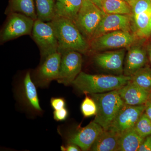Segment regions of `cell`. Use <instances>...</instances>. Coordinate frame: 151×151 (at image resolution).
<instances>
[{"mask_svg":"<svg viewBox=\"0 0 151 151\" xmlns=\"http://www.w3.org/2000/svg\"><path fill=\"white\" fill-rule=\"evenodd\" d=\"M61 150L63 151H81V149L78 146L72 143H68L65 146H62L60 147Z\"/></svg>","mask_w":151,"mask_h":151,"instance_id":"31","label":"cell"},{"mask_svg":"<svg viewBox=\"0 0 151 151\" xmlns=\"http://www.w3.org/2000/svg\"><path fill=\"white\" fill-rule=\"evenodd\" d=\"M82 57L81 53L68 50L62 53L59 76L57 81L65 86L72 82L81 72Z\"/></svg>","mask_w":151,"mask_h":151,"instance_id":"8","label":"cell"},{"mask_svg":"<svg viewBox=\"0 0 151 151\" xmlns=\"http://www.w3.org/2000/svg\"><path fill=\"white\" fill-rule=\"evenodd\" d=\"M32 34L40 49L42 57L46 58L48 55L58 51V41L50 22L37 19L35 21Z\"/></svg>","mask_w":151,"mask_h":151,"instance_id":"5","label":"cell"},{"mask_svg":"<svg viewBox=\"0 0 151 151\" xmlns=\"http://www.w3.org/2000/svg\"><path fill=\"white\" fill-rule=\"evenodd\" d=\"M62 53L57 51L45 58L38 70L36 82L38 86L45 87L59 76Z\"/></svg>","mask_w":151,"mask_h":151,"instance_id":"12","label":"cell"},{"mask_svg":"<svg viewBox=\"0 0 151 151\" xmlns=\"http://www.w3.org/2000/svg\"><path fill=\"white\" fill-rule=\"evenodd\" d=\"M131 80L142 89L151 92V68L145 66L142 68L132 76Z\"/></svg>","mask_w":151,"mask_h":151,"instance_id":"23","label":"cell"},{"mask_svg":"<svg viewBox=\"0 0 151 151\" xmlns=\"http://www.w3.org/2000/svg\"><path fill=\"white\" fill-rule=\"evenodd\" d=\"M86 94L81 105V113L86 118L96 116L97 113V106L95 101L91 96Z\"/></svg>","mask_w":151,"mask_h":151,"instance_id":"26","label":"cell"},{"mask_svg":"<svg viewBox=\"0 0 151 151\" xmlns=\"http://www.w3.org/2000/svg\"><path fill=\"white\" fill-rule=\"evenodd\" d=\"M128 3L132 9L133 16L151 10V0H130Z\"/></svg>","mask_w":151,"mask_h":151,"instance_id":"27","label":"cell"},{"mask_svg":"<svg viewBox=\"0 0 151 151\" xmlns=\"http://www.w3.org/2000/svg\"><path fill=\"white\" fill-rule=\"evenodd\" d=\"M37 19L50 22L55 17V0H35Z\"/></svg>","mask_w":151,"mask_h":151,"instance_id":"20","label":"cell"},{"mask_svg":"<svg viewBox=\"0 0 151 151\" xmlns=\"http://www.w3.org/2000/svg\"><path fill=\"white\" fill-rule=\"evenodd\" d=\"M145 104L133 106L124 104L108 130L121 134L134 128L145 112Z\"/></svg>","mask_w":151,"mask_h":151,"instance_id":"9","label":"cell"},{"mask_svg":"<svg viewBox=\"0 0 151 151\" xmlns=\"http://www.w3.org/2000/svg\"><path fill=\"white\" fill-rule=\"evenodd\" d=\"M35 20L19 13L12 12L1 34V42L32 34Z\"/></svg>","mask_w":151,"mask_h":151,"instance_id":"7","label":"cell"},{"mask_svg":"<svg viewBox=\"0 0 151 151\" xmlns=\"http://www.w3.org/2000/svg\"><path fill=\"white\" fill-rule=\"evenodd\" d=\"M136 132L143 138L151 135V120L144 112L134 127Z\"/></svg>","mask_w":151,"mask_h":151,"instance_id":"25","label":"cell"},{"mask_svg":"<svg viewBox=\"0 0 151 151\" xmlns=\"http://www.w3.org/2000/svg\"><path fill=\"white\" fill-rule=\"evenodd\" d=\"M12 12L19 13L35 20L37 19L34 0H11Z\"/></svg>","mask_w":151,"mask_h":151,"instance_id":"22","label":"cell"},{"mask_svg":"<svg viewBox=\"0 0 151 151\" xmlns=\"http://www.w3.org/2000/svg\"><path fill=\"white\" fill-rule=\"evenodd\" d=\"M103 130L100 125L93 121L86 127L69 133L66 138L67 143L75 144L81 150H89Z\"/></svg>","mask_w":151,"mask_h":151,"instance_id":"11","label":"cell"},{"mask_svg":"<svg viewBox=\"0 0 151 151\" xmlns=\"http://www.w3.org/2000/svg\"><path fill=\"white\" fill-rule=\"evenodd\" d=\"M105 14L91 0H83L75 24L86 40L90 42L92 40Z\"/></svg>","mask_w":151,"mask_h":151,"instance_id":"4","label":"cell"},{"mask_svg":"<svg viewBox=\"0 0 151 151\" xmlns=\"http://www.w3.org/2000/svg\"><path fill=\"white\" fill-rule=\"evenodd\" d=\"M120 135L111 130H103L94 142L90 150L118 151Z\"/></svg>","mask_w":151,"mask_h":151,"instance_id":"17","label":"cell"},{"mask_svg":"<svg viewBox=\"0 0 151 151\" xmlns=\"http://www.w3.org/2000/svg\"><path fill=\"white\" fill-rule=\"evenodd\" d=\"M130 15L105 14L96 29L92 40L111 32L118 30L130 32Z\"/></svg>","mask_w":151,"mask_h":151,"instance_id":"13","label":"cell"},{"mask_svg":"<svg viewBox=\"0 0 151 151\" xmlns=\"http://www.w3.org/2000/svg\"><path fill=\"white\" fill-rule=\"evenodd\" d=\"M145 113L151 120V92L149 96L148 99L145 104Z\"/></svg>","mask_w":151,"mask_h":151,"instance_id":"32","label":"cell"},{"mask_svg":"<svg viewBox=\"0 0 151 151\" xmlns=\"http://www.w3.org/2000/svg\"><path fill=\"white\" fill-rule=\"evenodd\" d=\"M151 35V13L150 14V24H149V27L148 29L147 32V37L150 36Z\"/></svg>","mask_w":151,"mask_h":151,"instance_id":"35","label":"cell"},{"mask_svg":"<svg viewBox=\"0 0 151 151\" xmlns=\"http://www.w3.org/2000/svg\"><path fill=\"white\" fill-rule=\"evenodd\" d=\"M137 37L130 32H111L92 39L90 42L89 47L94 51L129 47L137 41Z\"/></svg>","mask_w":151,"mask_h":151,"instance_id":"6","label":"cell"},{"mask_svg":"<svg viewBox=\"0 0 151 151\" xmlns=\"http://www.w3.org/2000/svg\"><path fill=\"white\" fill-rule=\"evenodd\" d=\"M132 78V76L122 74H90L81 72L71 84L85 94H100L120 89Z\"/></svg>","mask_w":151,"mask_h":151,"instance_id":"2","label":"cell"},{"mask_svg":"<svg viewBox=\"0 0 151 151\" xmlns=\"http://www.w3.org/2000/svg\"><path fill=\"white\" fill-rule=\"evenodd\" d=\"M138 151H151V135L145 138Z\"/></svg>","mask_w":151,"mask_h":151,"instance_id":"30","label":"cell"},{"mask_svg":"<svg viewBox=\"0 0 151 151\" xmlns=\"http://www.w3.org/2000/svg\"><path fill=\"white\" fill-rule=\"evenodd\" d=\"M102 10L105 14H132L130 5L124 0H105L102 6Z\"/></svg>","mask_w":151,"mask_h":151,"instance_id":"21","label":"cell"},{"mask_svg":"<svg viewBox=\"0 0 151 151\" xmlns=\"http://www.w3.org/2000/svg\"><path fill=\"white\" fill-rule=\"evenodd\" d=\"M117 91L124 104L133 106L145 105L151 92L141 88L131 80Z\"/></svg>","mask_w":151,"mask_h":151,"instance_id":"16","label":"cell"},{"mask_svg":"<svg viewBox=\"0 0 151 151\" xmlns=\"http://www.w3.org/2000/svg\"><path fill=\"white\" fill-rule=\"evenodd\" d=\"M125 55L124 49L98 53L94 60L98 66L104 70L122 74L124 72L123 64Z\"/></svg>","mask_w":151,"mask_h":151,"instance_id":"14","label":"cell"},{"mask_svg":"<svg viewBox=\"0 0 151 151\" xmlns=\"http://www.w3.org/2000/svg\"><path fill=\"white\" fill-rule=\"evenodd\" d=\"M68 115V111L65 108L59 110H55L53 112V118L57 122H62L66 120Z\"/></svg>","mask_w":151,"mask_h":151,"instance_id":"29","label":"cell"},{"mask_svg":"<svg viewBox=\"0 0 151 151\" xmlns=\"http://www.w3.org/2000/svg\"><path fill=\"white\" fill-rule=\"evenodd\" d=\"M147 51L149 60L151 63V42H150L148 45L147 46Z\"/></svg>","mask_w":151,"mask_h":151,"instance_id":"34","label":"cell"},{"mask_svg":"<svg viewBox=\"0 0 151 151\" xmlns=\"http://www.w3.org/2000/svg\"><path fill=\"white\" fill-rule=\"evenodd\" d=\"M95 5L102 10V6L103 2L105 0H91ZM103 11V10H102Z\"/></svg>","mask_w":151,"mask_h":151,"instance_id":"33","label":"cell"},{"mask_svg":"<svg viewBox=\"0 0 151 151\" xmlns=\"http://www.w3.org/2000/svg\"><path fill=\"white\" fill-rule=\"evenodd\" d=\"M145 138L133 128L120 135L118 151H138Z\"/></svg>","mask_w":151,"mask_h":151,"instance_id":"19","label":"cell"},{"mask_svg":"<svg viewBox=\"0 0 151 151\" xmlns=\"http://www.w3.org/2000/svg\"><path fill=\"white\" fill-rule=\"evenodd\" d=\"M147 61V49L134 44L129 47L124 68V75L132 76L145 65Z\"/></svg>","mask_w":151,"mask_h":151,"instance_id":"15","label":"cell"},{"mask_svg":"<svg viewBox=\"0 0 151 151\" xmlns=\"http://www.w3.org/2000/svg\"><path fill=\"white\" fill-rule=\"evenodd\" d=\"M17 93L19 101L29 112L37 115L41 114L42 110L40 105L37 91L29 72L26 73L19 85Z\"/></svg>","mask_w":151,"mask_h":151,"instance_id":"10","label":"cell"},{"mask_svg":"<svg viewBox=\"0 0 151 151\" xmlns=\"http://www.w3.org/2000/svg\"><path fill=\"white\" fill-rule=\"evenodd\" d=\"M50 105L55 111L59 110L65 108L66 102L62 97H52L50 100Z\"/></svg>","mask_w":151,"mask_h":151,"instance_id":"28","label":"cell"},{"mask_svg":"<svg viewBox=\"0 0 151 151\" xmlns=\"http://www.w3.org/2000/svg\"><path fill=\"white\" fill-rule=\"evenodd\" d=\"M97 106V113L94 122L103 129H109L124 103L117 90L100 94H89Z\"/></svg>","mask_w":151,"mask_h":151,"instance_id":"3","label":"cell"},{"mask_svg":"<svg viewBox=\"0 0 151 151\" xmlns=\"http://www.w3.org/2000/svg\"><path fill=\"white\" fill-rule=\"evenodd\" d=\"M83 0H55V16L72 21L75 23Z\"/></svg>","mask_w":151,"mask_h":151,"instance_id":"18","label":"cell"},{"mask_svg":"<svg viewBox=\"0 0 151 151\" xmlns=\"http://www.w3.org/2000/svg\"><path fill=\"white\" fill-rule=\"evenodd\" d=\"M151 13V10L133 16L136 28L135 35L137 37H147V32L150 24Z\"/></svg>","mask_w":151,"mask_h":151,"instance_id":"24","label":"cell"},{"mask_svg":"<svg viewBox=\"0 0 151 151\" xmlns=\"http://www.w3.org/2000/svg\"></svg>","mask_w":151,"mask_h":151,"instance_id":"37","label":"cell"},{"mask_svg":"<svg viewBox=\"0 0 151 151\" xmlns=\"http://www.w3.org/2000/svg\"><path fill=\"white\" fill-rule=\"evenodd\" d=\"M53 27L58 43V51L61 53L68 50L86 53L89 44L72 21L57 16L50 22Z\"/></svg>","mask_w":151,"mask_h":151,"instance_id":"1","label":"cell"},{"mask_svg":"<svg viewBox=\"0 0 151 151\" xmlns=\"http://www.w3.org/2000/svg\"><path fill=\"white\" fill-rule=\"evenodd\" d=\"M124 1H127V2H129V1H130V0H124Z\"/></svg>","mask_w":151,"mask_h":151,"instance_id":"36","label":"cell"}]
</instances>
